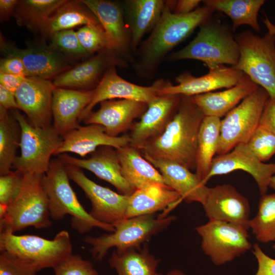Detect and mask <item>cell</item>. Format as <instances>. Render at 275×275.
Segmentation results:
<instances>
[{"label":"cell","instance_id":"30","mask_svg":"<svg viewBox=\"0 0 275 275\" xmlns=\"http://www.w3.org/2000/svg\"><path fill=\"white\" fill-rule=\"evenodd\" d=\"M122 175L135 189L154 183L164 184L163 177L135 147L129 144L116 149Z\"/></svg>","mask_w":275,"mask_h":275},{"label":"cell","instance_id":"47","mask_svg":"<svg viewBox=\"0 0 275 275\" xmlns=\"http://www.w3.org/2000/svg\"><path fill=\"white\" fill-rule=\"evenodd\" d=\"M25 77L0 73V85L15 94Z\"/></svg>","mask_w":275,"mask_h":275},{"label":"cell","instance_id":"48","mask_svg":"<svg viewBox=\"0 0 275 275\" xmlns=\"http://www.w3.org/2000/svg\"><path fill=\"white\" fill-rule=\"evenodd\" d=\"M0 107L7 110L19 109L15 94L0 85Z\"/></svg>","mask_w":275,"mask_h":275},{"label":"cell","instance_id":"16","mask_svg":"<svg viewBox=\"0 0 275 275\" xmlns=\"http://www.w3.org/2000/svg\"><path fill=\"white\" fill-rule=\"evenodd\" d=\"M54 87L50 80L25 77L15 93L19 109L35 127L52 125V102Z\"/></svg>","mask_w":275,"mask_h":275},{"label":"cell","instance_id":"5","mask_svg":"<svg viewBox=\"0 0 275 275\" xmlns=\"http://www.w3.org/2000/svg\"><path fill=\"white\" fill-rule=\"evenodd\" d=\"M1 252H6L36 272L53 268L72 254L69 232L62 230L53 239L35 235H17L9 230L0 231Z\"/></svg>","mask_w":275,"mask_h":275},{"label":"cell","instance_id":"24","mask_svg":"<svg viewBox=\"0 0 275 275\" xmlns=\"http://www.w3.org/2000/svg\"><path fill=\"white\" fill-rule=\"evenodd\" d=\"M62 136V143L54 155L73 153L84 157L99 147L108 146L117 149L130 144L129 134L112 136L106 133L103 126L96 124L79 125Z\"/></svg>","mask_w":275,"mask_h":275},{"label":"cell","instance_id":"41","mask_svg":"<svg viewBox=\"0 0 275 275\" xmlns=\"http://www.w3.org/2000/svg\"><path fill=\"white\" fill-rule=\"evenodd\" d=\"M53 269L54 275H98L92 263L78 254H71Z\"/></svg>","mask_w":275,"mask_h":275},{"label":"cell","instance_id":"7","mask_svg":"<svg viewBox=\"0 0 275 275\" xmlns=\"http://www.w3.org/2000/svg\"><path fill=\"white\" fill-rule=\"evenodd\" d=\"M175 219L174 216L156 218L153 214L125 218L113 224L114 232L97 237L87 236L83 240L91 246L92 257L101 261L112 248H116L118 253L141 248L142 244L164 230Z\"/></svg>","mask_w":275,"mask_h":275},{"label":"cell","instance_id":"10","mask_svg":"<svg viewBox=\"0 0 275 275\" xmlns=\"http://www.w3.org/2000/svg\"><path fill=\"white\" fill-rule=\"evenodd\" d=\"M269 98L267 92L259 86L225 116L221 123L217 155L227 153L239 144L248 143L259 125Z\"/></svg>","mask_w":275,"mask_h":275},{"label":"cell","instance_id":"51","mask_svg":"<svg viewBox=\"0 0 275 275\" xmlns=\"http://www.w3.org/2000/svg\"><path fill=\"white\" fill-rule=\"evenodd\" d=\"M167 275H185V274L180 270L175 269L170 271Z\"/></svg>","mask_w":275,"mask_h":275},{"label":"cell","instance_id":"36","mask_svg":"<svg viewBox=\"0 0 275 275\" xmlns=\"http://www.w3.org/2000/svg\"><path fill=\"white\" fill-rule=\"evenodd\" d=\"M20 138L18 121L12 114L0 107V175L12 171Z\"/></svg>","mask_w":275,"mask_h":275},{"label":"cell","instance_id":"17","mask_svg":"<svg viewBox=\"0 0 275 275\" xmlns=\"http://www.w3.org/2000/svg\"><path fill=\"white\" fill-rule=\"evenodd\" d=\"M0 46L6 56L21 59L29 76L49 80L71 68L68 59L51 45L20 48L6 42L1 35Z\"/></svg>","mask_w":275,"mask_h":275},{"label":"cell","instance_id":"25","mask_svg":"<svg viewBox=\"0 0 275 275\" xmlns=\"http://www.w3.org/2000/svg\"><path fill=\"white\" fill-rule=\"evenodd\" d=\"M94 89L74 90L54 87L52 102V125L61 135L77 128L79 117L91 102Z\"/></svg>","mask_w":275,"mask_h":275},{"label":"cell","instance_id":"19","mask_svg":"<svg viewBox=\"0 0 275 275\" xmlns=\"http://www.w3.org/2000/svg\"><path fill=\"white\" fill-rule=\"evenodd\" d=\"M127 63L105 48L95 56L56 76L54 87L88 90L98 85L106 71L113 66L125 67Z\"/></svg>","mask_w":275,"mask_h":275},{"label":"cell","instance_id":"38","mask_svg":"<svg viewBox=\"0 0 275 275\" xmlns=\"http://www.w3.org/2000/svg\"><path fill=\"white\" fill-rule=\"evenodd\" d=\"M50 38L51 46L68 59H78L90 55L81 46L76 32L72 29L56 32Z\"/></svg>","mask_w":275,"mask_h":275},{"label":"cell","instance_id":"23","mask_svg":"<svg viewBox=\"0 0 275 275\" xmlns=\"http://www.w3.org/2000/svg\"><path fill=\"white\" fill-rule=\"evenodd\" d=\"M58 156L66 164L91 172L99 178L113 185L121 194L130 196L135 190L124 178L116 149L113 147H100L88 159L78 158L67 153Z\"/></svg>","mask_w":275,"mask_h":275},{"label":"cell","instance_id":"2","mask_svg":"<svg viewBox=\"0 0 275 275\" xmlns=\"http://www.w3.org/2000/svg\"><path fill=\"white\" fill-rule=\"evenodd\" d=\"M205 115L192 96L181 95L178 109L164 131L136 148L144 157L173 161L196 169L199 130Z\"/></svg>","mask_w":275,"mask_h":275},{"label":"cell","instance_id":"22","mask_svg":"<svg viewBox=\"0 0 275 275\" xmlns=\"http://www.w3.org/2000/svg\"><path fill=\"white\" fill-rule=\"evenodd\" d=\"M180 99L179 95H158L149 102L131 130L130 144L138 147L161 134L175 114Z\"/></svg>","mask_w":275,"mask_h":275},{"label":"cell","instance_id":"20","mask_svg":"<svg viewBox=\"0 0 275 275\" xmlns=\"http://www.w3.org/2000/svg\"><path fill=\"white\" fill-rule=\"evenodd\" d=\"M203 206L209 220L226 222L250 229L249 201L231 184L209 187Z\"/></svg>","mask_w":275,"mask_h":275},{"label":"cell","instance_id":"3","mask_svg":"<svg viewBox=\"0 0 275 275\" xmlns=\"http://www.w3.org/2000/svg\"><path fill=\"white\" fill-rule=\"evenodd\" d=\"M65 164L59 158L51 160L47 172L42 176V184L49 202L51 218L63 219L71 216V225L80 234L98 227L109 233L114 227L100 222L88 212L79 201L71 187Z\"/></svg>","mask_w":275,"mask_h":275},{"label":"cell","instance_id":"12","mask_svg":"<svg viewBox=\"0 0 275 275\" xmlns=\"http://www.w3.org/2000/svg\"><path fill=\"white\" fill-rule=\"evenodd\" d=\"M65 166L70 179L83 190L90 200V213L95 219L113 225L125 218L129 196L116 193L97 184L78 167L66 164Z\"/></svg>","mask_w":275,"mask_h":275},{"label":"cell","instance_id":"15","mask_svg":"<svg viewBox=\"0 0 275 275\" xmlns=\"http://www.w3.org/2000/svg\"><path fill=\"white\" fill-rule=\"evenodd\" d=\"M244 75L243 72L225 65L209 69L207 74L200 77L185 71L176 77L177 85L174 86L167 81L158 94L193 96L219 89H228L238 84Z\"/></svg>","mask_w":275,"mask_h":275},{"label":"cell","instance_id":"44","mask_svg":"<svg viewBox=\"0 0 275 275\" xmlns=\"http://www.w3.org/2000/svg\"><path fill=\"white\" fill-rule=\"evenodd\" d=\"M253 248V253L258 264L255 275H275V259L265 254L258 244H255Z\"/></svg>","mask_w":275,"mask_h":275},{"label":"cell","instance_id":"40","mask_svg":"<svg viewBox=\"0 0 275 275\" xmlns=\"http://www.w3.org/2000/svg\"><path fill=\"white\" fill-rule=\"evenodd\" d=\"M76 34L81 46L90 55L106 48V40L102 26L84 25L76 31Z\"/></svg>","mask_w":275,"mask_h":275},{"label":"cell","instance_id":"11","mask_svg":"<svg viewBox=\"0 0 275 275\" xmlns=\"http://www.w3.org/2000/svg\"><path fill=\"white\" fill-rule=\"evenodd\" d=\"M196 230L202 238V250L215 265L230 262L251 248L248 230L239 225L209 220Z\"/></svg>","mask_w":275,"mask_h":275},{"label":"cell","instance_id":"35","mask_svg":"<svg viewBox=\"0 0 275 275\" xmlns=\"http://www.w3.org/2000/svg\"><path fill=\"white\" fill-rule=\"evenodd\" d=\"M66 0L19 1L13 16L18 25L40 32L42 28Z\"/></svg>","mask_w":275,"mask_h":275},{"label":"cell","instance_id":"49","mask_svg":"<svg viewBox=\"0 0 275 275\" xmlns=\"http://www.w3.org/2000/svg\"><path fill=\"white\" fill-rule=\"evenodd\" d=\"M202 1L179 0L176 2L174 9V13L179 15L190 13L199 7Z\"/></svg>","mask_w":275,"mask_h":275},{"label":"cell","instance_id":"1","mask_svg":"<svg viewBox=\"0 0 275 275\" xmlns=\"http://www.w3.org/2000/svg\"><path fill=\"white\" fill-rule=\"evenodd\" d=\"M176 1H167L157 24L149 36L136 51L133 61L136 75L142 78H152L168 54L186 39L198 26L211 17L214 10L204 5L190 13H174Z\"/></svg>","mask_w":275,"mask_h":275},{"label":"cell","instance_id":"31","mask_svg":"<svg viewBox=\"0 0 275 275\" xmlns=\"http://www.w3.org/2000/svg\"><path fill=\"white\" fill-rule=\"evenodd\" d=\"M102 26L91 11L80 1H67L47 20L40 33L45 37L79 25Z\"/></svg>","mask_w":275,"mask_h":275},{"label":"cell","instance_id":"29","mask_svg":"<svg viewBox=\"0 0 275 275\" xmlns=\"http://www.w3.org/2000/svg\"><path fill=\"white\" fill-rule=\"evenodd\" d=\"M181 200L180 195L167 185L152 184L135 189L129 196L125 218L152 215Z\"/></svg>","mask_w":275,"mask_h":275},{"label":"cell","instance_id":"32","mask_svg":"<svg viewBox=\"0 0 275 275\" xmlns=\"http://www.w3.org/2000/svg\"><path fill=\"white\" fill-rule=\"evenodd\" d=\"M221 123L219 118L205 116L199 130L195 173L204 184L207 182L214 155L216 154Z\"/></svg>","mask_w":275,"mask_h":275},{"label":"cell","instance_id":"6","mask_svg":"<svg viewBox=\"0 0 275 275\" xmlns=\"http://www.w3.org/2000/svg\"><path fill=\"white\" fill-rule=\"evenodd\" d=\"M268 32L261 37L246 30L235 35L239 49L237 64L243 72L275 100V27L266 19Z\"/></svg>","mask_w":275,"mask_h":275},{"label":"cell","instance_id":"28","mask_svg":"<svg viewBox=\"0 0 275 275\" xmlns=\"http://www.w3.org/2000/svg\"><path fill=\"white\" fill-rule=\"evenodd\" d=\"M166 1L128 0L123 10L131 36L132 50L135 53L144 36L155 27L162 13Z\"/></svg>","mask_w":275,"mask_h":275},{"label":"cell","instance_id":"9","mask_svg":"<svg viewBox=\"0 0 275 275\" xmlns=\"http://www.w3.org/2000/svg\"><path fill=\"white\" fill-rule=\"evenodd\" d=\"M21 129L20 154L12 169L24 174L44 175L49 169L52 155L61 146L63 139L53 125L45 128L32 125L17 109L11 111Z\"/></svg>","mask_w":275,"mask_h":275},{"label":"cell","instance_id":"34","mask_svg":"<svg viewBox=\"0 0 275 275\" xmlns=\"http://www.w3.org/2000/svg\"><path fill=\"white\" fill-rule=\"evenodd\" d=\"M202 2L229 16L232 21L233 32L242 25H249L257 32L261 31L258 15L265 3L264 0H205Z\"/></svg>","mask_w":275,"mask_h":275},{"label":"cell","instance_id":"33","mask_svg":"<svg viewBox=\"0 0 275 275\" xmlns=\"http://www.w3.org/2000/svg\"><path fill=\"white\" fill-rule=\"evenodd\" d=\"M160 262L147 248H132L121 253L114 251L108 260L117 275H163L157 271Z\"/></svg>","mask_w":275,"mask_h":275},{"label":"cell","instance_id":"26","mask_svg":"<svg viewBox=\"0 0 275 275\" xmlns=\"http://www.w3.org/2000/svg\"><path fill=\"white\" fill-rule=\"evenodd\" d=\"M144 157L159 171L165 184L178 193L183 200L203 205L209 187L200 181L196 173L173 161Z\"/></svg>","mask_w":275,"mask_h":275},{"label":"cell","instance_id":"39","mask_svg":"<svg viewBox=\"0 0 275 275\" xmlns=\"http://www.w3.org/2000/svg\"><path fill=\"white\" fill-rule=\"evenodd\" d=\"M246 144L262 162L269 160L275 154V134L260 125Z\"/></svg>","mask_w":275,"mask_h":275},{"label":"cell","instance_id":"21","mask_svg":"<svg viewBox=\"0 0 275 275\" xmlns=\"http://www.w3.org/2000/svg\"><path fill=\"white\" fill-rule=\"evenodd\" d=\"M100 108L92 111L84 120L86 125H101L106 133L118 136L121 133L132 128L134 121L146 112L147 103L130 99H112L100 103Z\"/></svg>","mask_w":275,"mask_h":275},{"label":"cell","instance_id":"4","mask_svg":"<svg viewBox=\"0 0 275 275\" xmlns=\"http://www.w3.org/2000/svg\"><path fill=\"white\" fill-rule=\"evenodd\" d=\"M196 37L180 50L167 56L168 61L196 60L211 69L221 65L235 66L239 60V46L232 30L211 17L200 26Z\"/></svg>","mask_w":275,"mask_h":275},{"label":"cell","instance_id":"52","mask_svg":"<svg viewBox=\"0 0 275 275\" xmlns=\"http://www.w3.org/2000/svg\"><path fill=\"white\" fill-rule=\"evenodd\" d=\"M269 186L275 191V175L271 177L269 184Z\"/></svg>","mask_w":275,"mask_h":275},{"label":"cell","instance_id":"27","mask_svg":"<svg viewBox=\"0 0 275 275\" xmlns=\"http://www.w3.org/2000/svg\"><path fill=\"white\" fill-rule=\"evenodd\" d=\"M259 87L245 74L234 86L219 92H211L192 96L205 116L221 118L238 105Z\"/></svg>","mask_w":275,"mask_h":275},{"label":"cell","instance_id":"14","mask_svg":"<svg viewBox=\"0 0 275 275\" xmlns=\"http://www.w3.org/2000/svg\"><path fill=\"white\" fill-rule=\"evenodd\" d=\"M116 67L113 66L108 69L94 89L92 99L81 113L79 122L83 121L96 104L105 100L130 99L148 104L158 95L159 91L167 82L160 79L151 86L137 85L120 77L116 72Z\"/></svg>","mask_w":275,"mask_h":275},{"label":"cell","instance_id":"13","mask_svg":"<svg viewBox=\"0 0 275 275\" xmlns=\"http://www.w3.org/2000/svg\"><path fill=\"white\" fill-rule=\"evenodd\" d=\"M94 14L104 30L106 49L126 62L133 61L130 33L124 19L123 8L117 2L80 0Z\"/></svg>","mask_w":275,"mask_h":275},{"label":"cell","instance_id":"42","mask_svg":"<svg viewBox=\"0 0 275 275\" xmlns=\"http://www.w3.org/2000/svg\"><path fill=\"white\" fill-rule=\"evenodd\" d=\"M23 175L15 170L0 176V204L8 206L15 199L21 188Z\"/></svg>","mask_w":275,"mask_h":275},{"label":"cell","instance_id":"18","mask_svg":"<svg viewBox=\"0 0 275 275\" xmlns=\"http://www.w3.org/2000/svg\"><path fill=\"white\" fill-rule=\"evenodd\" d=\"M242 170L250 174L257 183L261 195L266 194L271 177L275 175V163L260 161L246 144L236 146L229 152L215 156L212 162L207 181L212 177Z\"/></svg>","mask_w":275,"mask_h":275},{"label":"cell","instance_id":"45","mask_svg":"<svg viewBox=\"0 0 275 275\" xmlns=\"http://www.w3.org/2000/svg\"><path fill=\"white\" fill-rule=\"evenodd\" d=\"M0 73L27 77L28 72L22 61L19 58L7 56L1 59Z\"/></svg>","mask_w":275,"mask_h":275},{"label":"cell","instance_id":"53","mask_svg":"<svg viewBox=\"0 0 275 275\" xmlns=\"http://www.w3.org/2000/svg\"><path fill=\"white\" fill-rule=\"evenodd\" d=\"M272 248L275 250V243L273 244V245L272 246Z\"/></svg>","mask_w":275,"mask_h":275},{"label":"cell","instance_id":"50","mask_svg":"<svg viewBox=\"0 0 275 275\" xmlns=\"http://www.w3.org/2000/svg\"><path fill=\"white\" fill-rule=\"evenodd\" d=\"M19 1H0V20L1 22L8 21L13 16L15 9Z\"/></svg>","mask_w":275,"mask_h":275},{"label":"cell","instance_id":"8","mask_svg":"<svg viewBox=\"0 0 275 275\" xmlns=\"http://www.w3.org/2000/svg\"><path fill=\"white\" fill-rule=\"evenodd\" d=\"M43 175L24 173L19 193L0 219V231L13 233L29 227H49L52 222L47 196L42 184Z\"/></svg>","mask_w":275,"mask_h":275},{"label":"cell","instance_id":"46","mask_svg":"<svg viewBox=\"0 0 275 275\" xmlns=\"http://www.w3.org/2000/svg\"><path fill=\"white\" fill-rule=\"evenodd\" d=\"M259 125L275 134V100L269 98L267 100Z\"/></svg>","mask_w":275,"mask_h":275},{"label":"cell","instance_id":"43","mask_svg":"<svg viewBox=\"0 0 275 275\" xmlns=\"http://www.w3.org/2000/svg\"><path fill=\"white\" fill-rule=\"evenodd\" d=\"M37 272L11 254L1 252L0 275H36Z\"/></svg>","mask_w":275,"mask_h":275},{"label":"cell","instance_id":"37","mask_svg":"<svg viewBox=\"0 0 275 275\" xmlns=\"http://www.w3.org/2000/svg\"><path fill=\"white\" fill-rule=\"evenodd\" d=\"M249 225L258 241H275V194L262 195L257 213Z\"/></svg>","mask_w":275,"mask_h":275}]
</instances>
